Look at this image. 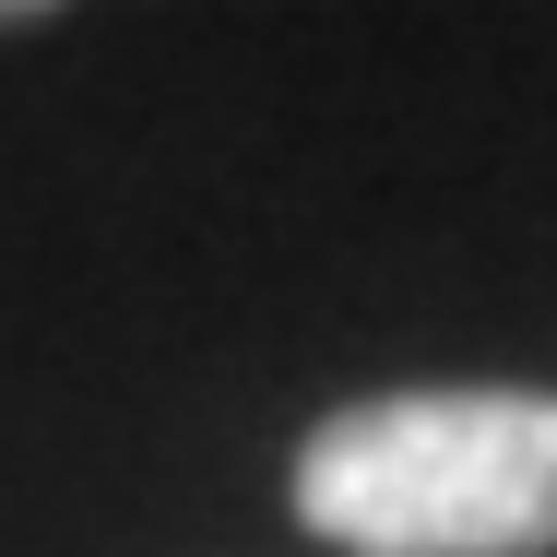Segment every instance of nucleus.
I'll list each match as a JSON object with an SVG mask.
<instances>
[{
  "mask_svg": "<svg viewBox=\"0 0 557 557\" xmlns=\"http://www.w3.org/2000/svg\"><path fill=\"white\" fill-rule=\"evenodd\" d=\"M297 522L344 557H557V392H380L297 440Z\"/></svg>",
  "mask_w": 557,
  "mask_h": 557,
  "instance_id": "nucleus-1",
  "label": "nucleus"
},
{
  "mask_svg": "<svg viewBox=\"0 0 557 557\" xmlns=\"http://www.w3.org/2000/svg\"><path fill=\"white\" fill-rule=\"evenodd\" d=\"M12 24H36V0H0V36H12Z\"/></svg>",
  "mask_w": 557,
  "mask_h": 557,
  "instance_id": "nucleus-2",
  "label": "nucleus"
}]
</instances>
